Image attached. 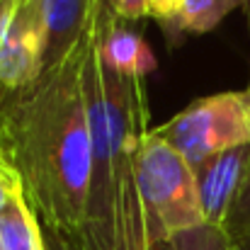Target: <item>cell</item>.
I'll use <instances>...</instances> for the list:
<instances>
[{
	"instance_id": "obj_11",
	"label": "cell",
	"mask_w": 250,
	"mask_h": 250,
	"mask_svg": "<svg viewBox=\"0 0 250 250\" xmlns=\"http://www.w3.org/2000/svg\"><path fill=\"white\" fill-rule=\"evenodd\" d=\"M172 250H233L224 229L216 226H197L172 238Z\"/></svg>"
},
{
	"instance_id": "obj_9",
	"label": "cell",
	"mask_w": 250,
	"mask_h": 250,
	"mask_svg": "<svg viewBox=\"0 0 250 250\" xmlns=\"http://www.w3.org/2000/svg\"><path fill=\"white\" fill-rule=\"evenodd\" d=\"M0 231H2L5 250H46L44 229L24 194L15 197L2 209Z\"/></svg>"
},
{
	"instance_id": "obj_12",
	"label": "cell",
	"mask_w": 250,
	"mask_h": 250,
	"mask_svg": "<svg viewBox=\"0 0 250 250\" xmlns=\"http://www.w3.org/2000/svg\"><path fill=\"white\" fill-rule=\"evenodd\" d=\"M221 229H224V233L229 236L231 243L250 238V167L246 180H243V187H241L236 202L231 204V211H229Z\"/></svg>"
},
{
	"instance_id": "obj_3",
	"label": "cell",
	"mask_w": 250,
	"mask_h": 250,
	"mask_svg": "<svg viewBox=\"0 0 250 250\" xmlns=\"http://www.w3.org/2000/svg\"><path fill=\"white\" fill-rule=\"evenodd\" d=\"M151 134L170 144L189 166L216 153L250 146V85L192 100Z\"/></svg>"
},
{
	"instance_id": "obj_13",
	"label": "cell",
	"mask_w": 250,
	"mask_h": 250,
	"mask_svg": "<svg viewBox=\"0 0 250 250\" xmlns=\"http://www.w3.org/2000/svg\"><path fill=\"white\" fill-rule=\"evenodd\" d=\"M97 10H112L119 22H139L151 17V0H102Z\"/></svg>"
},
{
	"instance_id": "obj_19",
	"label": "cell",
	"mask_w": 250,
	"mask_h": 250,
	"mask_svg": "<svg viewBox=\"0 0 250 250\" xmlns=\"http://www.w3.org/2000/svg\"><path fill=\"white\" fill-rule=\"evenodd\" d=\"M243 7H246V12H248V20H250V0H246V5H243Z\"/></svg>"
},
{
	"instance_id": "obj_4",
	"label": "cell",
	"mask_w": 250,
	"mask_h": 250,
	"mask_svg": "<svg viewBox=\"0 0 250 250\" xmlns=\"http://www.w3.org/2000/svg\"><path fill=\"white\" fill-rule=\"evenodd\" d=\"M68 236H73L81 250H172V238L153 241L146 231V211L134 175V161L119 175L107 221L83 224Z\"/></svg>"
},
{
	"instance_id": "obj_18",
	"label": "cell",
	"mask_w": 250,
	"mask_h": 250,
	"mask_svg": "<svg viewBox=\"0 0 250 250\" xmlns=\"http://www.w3.org/2000/svg\"><path fill=\"white\" fill-rule=\"evenodd\" d=\"M231 248H233V250H250V238H246V241H238V243H231Z\"/></svg>"
},
{
	"instance_id": "obj_8",
	"label": "cell",
	"mask_w": 250,
	"mask_h": 250,
	"mask_svg": "<svg viewBox=\"0 0 250 250\" xmlns=\"http://www.w3.org/2000/svg\"><path fill=\"white\" fill-rule=\"evenodd\" d=\"M97 0H42V17L46 29L44 68L63 61L92 29Z\"/></svg>"
},
{
	"instance_id": "obj_21",
	"label": "cell",
	"mask_w": 250,
	"mask_h": 250,
	"mask_svg": "<svg viewBox=\"0 0 250 250\" xmlns=\"http://www.w3.org/2000/svg\"><path fill=\"white\" fill-rule=\"evenodd\" d=\"M100 5H102V0H97V7H100Z\"/></svg>"
},
{
	"instance_id": "obj_1",
	"label": "cell",
	"mask_w": 250,
	"mask_h": 250,
	"mask_svg": "<svg viewBox=\"0 0 250 250\" xmlns=\"http://www.w3.org/2000/svg\"><path fill=\"white\" fill-rule=\"evenodd\" d=\"M85 39L0 102V148L39 224L59 233H76L87 219L92 144L83 90Z\"/></svg>"
},
{
	"instance_id": "obj_2",
	"label": "cell",
	"mask_w": 250,
	"mask_h": 250,
	"mask_svg": "<svg viewBox=\"0 0 250 250\" xmlns=\"http://www.w3.org/2000/svg\"><path fill=\"white\" fill-rule=\"evenodd\" d=\"M134 175L146 211V231L153 241L204 226L192 166L151 131L134 156Z\"/></svg>"
},
{
	"instance_id": "obj_15",
	"label": "cell",
	"mask_w": 250,
	"mask_h": 250,
	"mask_svg": "<svg viewBox=\"0 0 250 250\" xmlns=\"http://www.w3.org/2000/svg\"><path fill=\"white\" fill-rule=\"evenodd\" d=\"M180 7H182V0H151V17L158 20V24L166 29L167 39H172Z\"/></svg>"
},
{
	"instance_id": "obj_6",
	"label": "cell",
	"mask_w": 250,
	"mask_h": 250,
	"mask_svg": "<svg viewBox=\"0 0 250 250\" xmlns=\"http://www.w3.org/2000/svg\"><path fill=\"white\" fill-rule=\"evenodd\" d=\"M250 167V146H238L224 153H216L197 166L194 170V182H197V197L202 207L204 224L221 229L231 204L236 202L243 180Z\"/></svg>"
},
{
	"instance_id": "obj_14",
	"label": "cell",
	"mask_w": 250,
	"mask_h": 250,
	"mask_svg": "<svg viewBox=\"0 0 250 250\" xmlns=\"http://www.w3.org/2000/svg\"><path fill=\"white\" fill-rule=\"evenodd\" d=\"M20 194H24L22 180H20L17 170L12 167L10 158L5 156V151L0 148V214H2V209H5L15 197H20Z\"/></svg>"
},
{
	"instance_id": "obj_20",
	"label": "cell",
	"mask_w": 250,
	"mask_h": 250,
	"mask_svg": "<svg viewBox=\"0 0 250 250\" xmlns=\"http://www.w3.org/2000/svg\"><path fill=\"white\" fill-rule=\"evenodd\" d=\"M0 250H5V246H2V231H0Z\"/></svg>"
},
{
	"instance_id": "obj_17",
	"label": "cell",
	"mask_w": 250,
	"mask_h": 250,
	"mask_svg": "<svg viewBox=\"0 0 250 250\" xmlns=\"http://www.w3.org/2000/svg\"><path fill=\"white\" fill-rule=\"evenodd\" d=\"M20 2L22 0H0V44L5 39V32H7V27H10V22H12L17 7H20Z\"/></svg>"
},
{
	"instance_id": "obj_5",
	"label": "cell",
	"mask_w": 250,
	"mask_h": 250,
	"mask_svg": "<svg viewBox=\"0 0 250 250\" xmlns=\"http://www.w3.org/2000/svg\"><path fill=\"white\" fill-rule=\"evenodd\" d=\"M46 29L42 0H22L0 44V102L32 85L44 68Z\"/></svg>"
},
{
	"instance_id": "obj_10",
	"label": "cell",
	"mask_w": 250,
	"mask_h": 250,
	"mask_svg": "<svg viewBox=\"0 0 250 250\" xmlns=\"http://www.w3.org/2000/svg\"><path fill=\"white\" fill-rule=\"evenodd\" d=\"M243 5L246 0H182L170 44H177L185 34H207L216 29L236 7Z\"/></svg>"
},
{
	"instance_id": "obj_16",
	"label": "cell",
	"mask_w": 250,
	"mask_h": 250,
	"mask_svg": "<svg viewBox=\"0 0 250 250\" xmlns=\"http://www.w3.org/2000/svg\"><path fill=\"white\" fill-rule=\"evenodd\" d=\"M44 241H46V250H81L78 243L73 241V236L59 233V231H51V229H44Z\"/></svg>"
},
{
	"instance_id": "obj_7",
	"label": "cell",
	"mask_w": 250,
	"mask_h": 250,
	"mask_svg": "<svg viewBox=\"0 0 250 250\" xmlns=\"http://www.w3.org/2000/svg\"><path fill=\"white\" fill-rule=\"evenodd\" d=\"M95 37L100 61L107 71L124 78L144 81L156 68V56L148 49L146 39L129 27H122L112 10H97Z\"/></svg>"
}]
</instances>
